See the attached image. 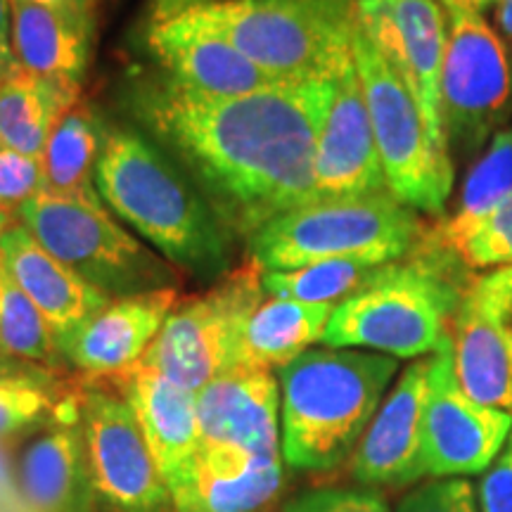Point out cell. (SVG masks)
<instances>
[{
    "instance_id": "obj_38",
    "label": "cell",
    "mask_w": 512,
    "mask_h": 512,
    "mask_svg": "<svg viewBox=\"0 0 512 512\" xmlns=\"http://www.w3.org/2000/svg\"><path fill=\"white\" fill-rule=\"evenodd\" d=\"M15 64L12 53V5L10 0H0V79Z\"/></svg>"
},
{
    "instance_id": "obj_23",
    "label": "cell",
    "mask_w": 512,
    "mask_h": 512,
    "mask_svg": "<svg viewBox=\"0 0 512 512\" xmlns=\"http://www.w3.org/2000/svg\"><path fill=\"white\" fill-rule=\"evenodd\" d=\"M15 64L38 76L83 81L93 57L95 12L10 0Z\"/></svg>"
},
{
    "instance_id": "obj_39",
    "label": "cell",
    "mask_w": 512,
    "mask_h": 512,
    "mask_svg": "<svg viewBox=\"0 0 512 512\" xmlns=\"http://www.w3.org/2000/svg\"><path fill=\"white\" fill-rule=\"evenodd\" d=\"M27 3L48 5V8H62V10H79V12H95L98 0H27Z\"/></svg>"
},
{
    "instance_id": "obj_2",
    "label": "cell",
    "mask_w": 512,
    "mask_h": 512,
    "mask_svg": "<svg viewBox=\"0 0 512 512\" xmlns=\"http://www.w3.org/2000/svg\"><path fill=\"white\" fill-rule=\"evenodd\" d=\"M95 188L110 214L181 273L219 283L233 271L235 235L183 166L150 136L110 126L95 164Z\"/></svg>"
},
{
    "instance_id": "obj_18",
    "label": "cell",
    "mask_w": 512,
    "mask_h": 512,
    "mask_svg": "<svg viewBox=\"0 0 512 512\" xmlns=\"http://www.w3.org/2000/svg\"><path fill=\"white\" fill-rule=\"evenodd\" d=\"M181 304L176 287L112 299L60 339L62 358L93 377H119L143 361L166 318Z\"/></svg>"
},
{
    "instance_id": "obj_8",
    "label": "cell",
    "mask_w": 512,
    "mask_h": 512,
    "mask_svg": "<svg viewBox=\"0 0 512 512\" xmlns=\"http://www.w3.org/2000/svg\"><path fill=\"white\" fill-rule=\"evenodd\" d=\"M351 55L361 76L377 152L396 200L418 214L444 216L453 190V159L427 133L415 98L351 17Z\"/></svg>"
},
{
    "instance_id": "obj_15",
    "label": "cell",
    "mask_w": 512,
    "mask_h": 512,
    "mask_svg": "<svg viewBox=\"0 0 512 512\" xmlns=\"http://www.w3.org/2000/svg\"><path fill=\"white\" fill-rule=\"evenodd\" d=\"M147 50L162 76L185 91L202 95H247L275 86L266 72L249 62L190 10L183 0H162L147 24Z\"/></svg>"
},
{
    "instance_id": "obj_29",
    "label": "cell",
    "mask_w": 512,
    "mask_h": 512,
    "mask_svg": "<svg viewBox=\"0 0 512 512\" xmlns=\"http://www.w3.org/2000/svg\"><path fill=\"white\" fill-rule=\"evenodd\" d=\"M382 266L366 259H330L306 264L290 271H264L261 285L268 297L294 299L306 304H342L363 290Z\"/></svg>"
},
{
    "instance_id": "obj_12",
    "label": "cell",
    "mask_w": 512,
    "mask_h": 512,
    "mask_svg": "<svg viewBox=\"0 0 512 512\" xmlns=\"http://www.w3.org/2000/svg\"><path fill=\"white\" fill-rule=\"evenodd\" d=\"M79 425L98 501L110 512H174L136 413L124 396L88 389Z\"/></svg>"
},
{
    "instance_id": "obj_33",
    "label": "cell",
    "mask_w": 512,
    "mask_h": 512,
    "mask_svg": "<svg viewBox=\"0 0 512 512\" xmlns=\"http://www.w3.org/2000/svg\"><path fill=\"white\" fill-rule=\"evenodd\" d=\"M394 512H482L477 489L465 477L427 479L411 486L396 503Z\"/></svg>"
},
{
    "instance_id": "obj_43",
    "label": "cell",
    "mask_w": 512,
    "mask_h": 512,
    "mask_svg": "<svg viewBox=\"0 0 512 512\" xmlns=\"http://www.w3.org/2000/svg\"><path fill=\"white\" fill-rule=\"evenodd\" d=\"M0 356H3V354H0Z\"/></svg>"
},
{
    "instance_id": "obj_42",
    "label": "cell",
    "mask_w": 512,
    "mask_h": 512,
    "mask_svg": "<svg viewBox=\"0 0 512 512\" xmlns=\"http://www.w3.org/2000/svg\"><path fill=\"white\" fill-rule=\"evenodd\" d=\"M15 221H19L17 219V214L15 211H10V209H5L3 204H0V240H3V235H5V230H8L12 223Z\"/></svg>"
},
{
    "instance_id": "obj_36",
    "label": "cell",
    "mask_w": 512,
    "mask_h": 512,
    "mask_svg": "<svg viewBox=\"0 0 512 512\" xmlns=\"http://www.w3.org/2000/svg\"><path fill=\"white\" fill-rule=\"evenodd\" d=\"M477 503L482 512H512V432L477 486Z\"/></svg>"
},
{
    "instance_id": "obj_20",
    "label": "cell",
    "mask_w": 512,
    "mask_h": 512,
    "mask_svg": "<svg viewBox=\"0 0 512 512\" xmlns=\"http://www.w3.org/2000/svg\"><path fill=\"white\" fill-rule=\"evenodd\" d=\"M0 266L43 313L57 344L112 302L55 259L22 221L12 223L0 240Z\"/></svg>"
},
{
    "instance_id": "obj_34",
    "label": "cell",
    "mask_w": 512,
    "mask_h": 512,
    "mask_svg": "<svg viewBox=\"0 0 512 512\" xmlns=\"http://www.w3.org/2000/svg\"><path fill=\"white\" fill-rule=\"evenodd\" d=\"M278 512H392V508L380 491L368 486H325L287 498Z\"/></svg>"
},
{
    "instance_id": "obj_25",
    "label": "cell",
    "mask_w": 512,
    "mask_h": 512,
    "mask_svg": "<svg viewBox=\"0 0 512 512\" xmlns=\"http://www.w3.org/2000/svg\"><path fill=\"white\" fill-rule=\"evenodd\" d=\"M81 83L48 79L12 64L0 79V145L41 157L50 131L81 100Z\"/></svg>"
},
{
    "instance_id": "obj_13",
    "label": "cell",
    "mask_w": 512,
    "mask_h": 512,
    "mask_svg": "<svg viewBox=\"0 0 512 512\" xmlns=\"http://www.w3.org/2000/svg\"><path fill=\"white\" fill-rule=\"evenodd\" d=\"M197 465L238 470L283 460L280 384L268 370L233 368L197 392Z\"/></svg>"
},
{
    "instance_id": "obj_4",
    "label": "cell",
    "mask_w": 512,
    "mask_h": 512,
    "mask_svg": "<svg viewBox=\"0 0 512 512\" xmlns=\"http://www.w3.org/2000/svg\"><path fill=\"white\" fill-rule=\"evenodd\" d=\"M470 278L472 271L451 254L418 245L335 306L323 344L399 361L437 354L451 339L453 316Z\"/></svg>"
},
{
    "instance_id": "obj_7",
    "label": "cell",
    "mask_w": 512,
    "mask_h": 512,
    "mask_svg": "<svg viewBox=\"0 0 512 512\" xmlns=\"http://www.w3.org/2000/svg\"><path fill=\"white\" fill-rule=\"evenodd\" d=\"M17 219L55 259L110 299L176 287L181 271L114 221L107 207L38 192Z\"/></svg>"
},
{
    "instance_id": "obj_21",
    "label": "cell",
    "mask_w": 512,
    "mask_h": 512,
    "mask_svg": "<svg viewBox=\"0 0 512 512\" xmlns=\"http://www.w3.org/2000/svg\"><path fill=\"white\" fill-rule=\"evenodd\" d=\"M451 354L463 392L512 413V358L501 320L472 273L451 325Z\"/></svg>"
},
{
    "instance_id": "obj_35",
    "label": "cell",
    "mask_w": 512,
    "mask_h": 512,
    "mask_svg": "<svg viewBox=\"0 0 512 512\" xmlns=\"http://www.w3.org/2000/svg\"><path fill=\"white\" fill-rule=\"evenodd\" d=\"M43 190H46V176H43L41 157L22 155L0 145V204L19 214V209Z\"/></svg>"
},
{
    "instance_id": "obj_30",
    "label": "cell",
    "mask_w": 512,
    "mask_h": 512,
    "mask_svg": "<svg viewBox=\"0 0 512 512\" xmlns=\"http://www.w3.org/2000/svg\"><path fill=\"white\" fill-rule=\"evenodd\" d=\"M0 354L38 366L64 361L60 344L36 304L0 266Z\"/></svg>"
},
{
    "instance_id": "obj_5",
    "label": "cell",
    "mask_w": 512,
    "mask_h": 512,
    "mask_svg": "<svg viewBox=\"0 0 512 512\" xmlns=\"http://www.w3.org/2000/svg\"><path fill=\"white\" fill-rule=\"evenodd\" d=\"M427 223L389 190L325 197L285 211L247 240L261 271H290L316 261L366 259L394 264L420 245Z\"/></svg>"
},
{
    "instance_id": "obj_16",
    "label": "cell",
    "mask_w": 512,
    "mask_h": 512,
    "mask_svg": "<svg viewBox=\"0 0 512 512\" xmlns=\"http://www.w3.org/2000/svg\"><path fill=\"white\" fill-rule=\"evenodd\" d=\"M427 387H430V356L415 361L399 375V380L366 434L358 441L349 460L351 477L358 486L382 489V486H415L427 477L422 458V418H425Z\"/></svg>"
},
{
    "instance_id": "obj_9",
    "label": "cell",
    "mask_w": 512,
    "mask_h": 512,
    "mask_svg": "<svg viewBox=\"0 0 512 512\" xmlns=\"http://www.w3.org/2000/svg\"><path fill=\"white\" fill-rule=\"evenodd\" d=\"M261 273L247 259L209 292L178 304L138 366L155 370L195 394L233 370L242 323L266 297Z\"/></svg>"
},
{
    "instance_id": "obj_31",
    "label": "cell",
    "mask_w": 512,
    "mask_h": 512,
    "mask_svg": "<svg viewBox=\"0 0 512 512\" xmlns=\"http://www.w3.org/2000/svg\"><path fill=\"white\" fill-rule=\"evenodd\" d=\"M467 271H486V268L512 266V195L491 209L456 247L451 249Z\"/></svg>"
},
{
    "instance_id": "obj_32",
    "label": "cell",
    "mask_w": 512,
    "mask_h": 512,
    "mask_svg": "<svg viewBox=\"0 0 512 512\" xmlns=\"http://www.w3.org/2000/svg\"><path fill=\"white\" fill-rule=\"evenodd\" d=\"M53 415V394L22 375H0V439L43 425Z\"/></svg>"
},
{
    "instance_id": "obj_11",
    "label": "cell",
    "mask_w": 512,
    "mask_h": 512,
    "mask_svg": "<svg viewBox=\"0 0 512 512\" xmlns=\"http://www.w3.org/2000/svg\"><path fill=\"white\" fill-rule=\"evenodd\" d=\"M351 17L411 91L434 147L451 157L441 102L448 41L444 5L439 0H354Z\"/></svg>"
},
{
    "instance_id": "obj_40",
    "label": "cell",
    "mask_w": 512,
    "mask_h": 512,
    "mask_svg": "<svg viewBox=\"0 0 512 512\" xmlns=\"http://www.w3.org/2000/svg\"><path fill=\"white\" fill-rule=\"evenodd\" d=\"M439 3L444 5V10H467L484 15V10L494 8L496 0H439Z\"/></svg>"
},
{
    "instance_id": "obj_26",
    "label": "cell",
    "mask_w": 512,
    "mask_h": 512,
    "mask_svg": "<svg viewBox=\"0 0 512 512\" xmlns=\"http://www.w3.org/2000/svg\"><path fill=\"white\" fill-rule=\"evenodd\" d=\"M285 460L252 463L238 470L197 465L171 489L174 512H278L285 503Z\"/></svg>"
},
{
    "instance_id": "obj_14",
    "label": "cell",
    "mask_w": 512,
    "mask_h": 512,
    "mask_svg": "<svg viewBox=\"0 0 512 512\" xmlns=\"http://www.w3.org/2000/svg\"><path fill=\"white\" fill-rule=\"evenodd\" d=\"M512 432V413L470 399L453 368L451 339L430 356L422 458L430 479L486 472Z\"/></svg>"
},
{
    "instance_id": "obj_22",
    "label": "cell",
    "mask_w": 512,
    "mask_h": 512,
    "mask_svg": "<svg viewBox=\"0 0 512 512\" xmlns=\"http://www.w3.org/2000/svg\"><path fill=\"white\" fill-rule=\"evenodd\" d=\"M19 491L31 512H93L95 496L79 411L57 420L24 448L19 460Z\"/></svg>"
},
{
    "instance_id": "obj_6",
    "label": "cell",
    "mask_w": 512,
    "mask_h": 512,
    "mask_svg": "<svg viewBox=\"0 0 512 512\" xmlns=\"http://www.w3.org/2000/svg\"><path fill=\"white\" fill-rule=\"evenodd\" d=\"M354 0H188L190 10L275 81L335 76L351 57Z\"/></svg>"
},
{
    "instance_id": "obj_41",
    "label": "cell",
    "mask_w": 512,
    "mask_h": 512,
    "mask_svg": "<svg viewBox=\"0 0 512 512\" xmlns=\"http://www.w3.org/2000/svg\"><path fill=\"white\" fill-rule=\"evenodd\" d=\"M496 22L503 36L512 43V0H496Z\"/></svg>"
},
{
    "instance_id": "obj_28",
    "label": "cell",
    "mask_w": 512,
    "mask_h": 512,
    "mask_svg": "<svg viewBox=\"0 0 512 512\" xmlns=\"http://www.w3.org/2000/svg\"><path fill=\"white\" fill-rule=\"evenodd\" d=\"M512 195V126H505L491 138L484 155L467 171L458 207L453 214L427 226L420 245L451 254V249L477 226L479 221Z\"/></svg>"
},
{
    "instance_id": "obj_17",
    "label": "cell",
    "mask_w": 512,
    "mask_h": 512,
    "mask_svg": "<svg viewBox=\"0 0 512 512\" xmlns=\"http://www.w3.org/2000/svg\"><path fill=\"white\" fill-rule=\"evenodd\" d=\"M387 178L377 152L373 124L354 55L335 74V91L316 143V192L325 197H356L384 192Z\"/></svg>"
},
{
    "instance_id": "obj_27",
    "label": "cell",
    "mask_w": 512,
    "mask_h": 512,
    "mask_svg": "<svg viewBox=\"0 0 512 512\" xmlns=\"http://www.w3.org/2000/svg\"><path fill=\"white\" fill-rule=\"evenodd\" d=\"M110 126L91 102L79 100L57 121L43 147V176L46 190L69 200L105 207L95 188V164L105 145Z\"/></svg>"
},
{
    "instance_id": "obj_24",
    "label": "cell",
    "mask_w": 512,
    "mask_h": 512,
    "mask_svg": "<svg viewBox=\"0 0 512 512\" xmlns=\"http://www.w3.org/2000/svg\"><path fill=\"white\" fill-rule=\"evenodd\" d=\"M332 311V304H306L266 294L242 323L233 368L278 375L294 358L323 342Z\"/></svg>"
},
{
    "instance_id": "obj_3",
    "label": "cell",
    "mask_w": 512,
    "mask_h": 512,
    "mask_svg": "<svg viewBox=\"0 0 512 512\" xmlns=\"http://www.w3.org/2000/svg\"><path fill=\"white\" fill-rule=\"evenodd\" d=\"M396 373L399 358L332 347H313L278 370L285 465L325 472L351 460Z\"/></svg>"
},
{
    "instance_id": "obj_1",
    "label": "cell",
    "mask_w": 512,
    "mask_h": 512,
    "mask_svg": "<svg viewBox=\"0 0 512 512\" xmlns=\"http://www.w3.org/2000/svg\"><path fill=\"white\" fill-rule=\"evenodd\" d=\"M332 91L335 76L247 95H202L150 76L128 86L126 105L230 233L249 240L275 216L318 200L316 143Z\"/></svg>"
},
{
    "instance_id": "obj_10",
    "label": "cell",
    "mask_w": 512,
    "mask_h": 512,
    "mask_svg": "<svg viewBox=\"0 0 512 512\" xmlns=\"http://www.w3.org/2000/svg\"><path fill=\"white\" fill-rule=\"evenodd\" d=\"M448 41L441 76L448 150L482 152L512 112V53L484 15L446 10Z\"/></svg>"
},
{
    "instance_id": "obj_19",
    "label": "cell",
    "mask_w": 512,
    "mask_h": 512,
    "mask_svg": "<svg viewBox=\"0 0 512 512\" xmlns=\"http://www.w3.org/2000/svg\"><path fill=\"white\" fill-rule=\"evenodd\" d=\"M121 396L131 403L169 491L190 475L200 451L197 394L178 387L155 370L136 366L117 377Z\"/></svg>"
},
{
    "instance_id": "obj_37",
    "label": "cell",
    "mask_w": 512,
    "mask_h": 512,
    "mask_svg": "<svg viewBox=\"0 0 512 512\" xmlns=\"http://www.w3.org/2000/svg\"><path fill=\"white\" fill-rule=\"evenodd\" d=\"M477 283L498 313V320H501L505 342H508L512 358V266L494 268V271L477 275Z\"/></svg>"
}]
</instances>
